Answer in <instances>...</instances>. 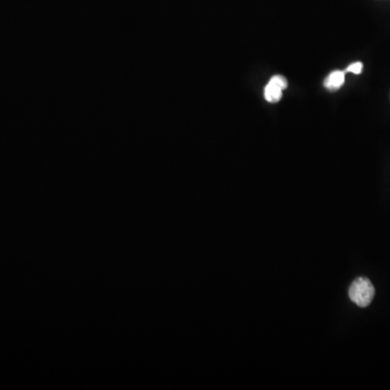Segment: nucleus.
Returning a JSON list of instances; mask_svg holds the SVG:
<instances>
[{"label": "nucleus", "instance_id": "1", "mask_svg": "<svg viewBox=\"0 0 390 390\" xmlns=\"http://www.w3.org/2000/svg\"><path fill=\"white\" fill-rule=\"evenodd\" d=\"M375 295V288L371 281L366 278H359L352 283L349 288L350 300L359 307H368L371 304Z\"/></svg>", "mask_w": 390, "mask_h": 390}, {"label": "nucleus", "instance_id": "2", "mask_svg": "<svg viewBox=\"0 0 390 390\" xmlns=\"http://www.w3.org/2000/svg\"><path fill=\"white\" fill-rule=\"evenodd\" d=\"M345 74L346 72H342V71H334L326 77L324 81V86L328 90H337L345 84Z\"/></svg>", "mask_w": 390, "mask_h": 390}, {"label": "nucleus", "instance_id": "3", "mask_svg": "<svg viewBox=\"0 0 390 390\" xmlns=\"http://www.w3.org/2000/svg\"><path fill=\"white\" fill-rule=\"evenodd\" d=\"M282 92L283 90L280 87L277 86V85L273 84V83L269 82L266 88H265V98H266L268 102L277 103L282 98Z\"/></svg>", "mask_w": 390, "mask_h": 390}, {"label": "nucleus", "instance_id": "4", "mask_svg": "<svg viewBox=\"0 0 390 390\" xmlns=\"http://www.w3.org/2000/svg\"><path fill=\"white\" fill-rule=\"evenodd\" d=\"M269 82L273 83V84L280 87L282 90L288 88V81H286L285 77L281 76V75H275V76H273Z\"/></svg>", "mask_w": 390, "mask_h": 390}, {"label": "nucleus", "instance_id": "5", "mask_svg": "<svg viewBox=\"0 0 390 390\" xmlns=\"http://www.w3.org/2000/svg\"><path fill=\"white\" fill-rule=\"evenodd\" d=\"M363 64L361 62L352 63L351 65L347 67L345 72L354 73V74H361Z\"/></svg>", "mask_w": 390, "mask_h": 390}]
</instances>
